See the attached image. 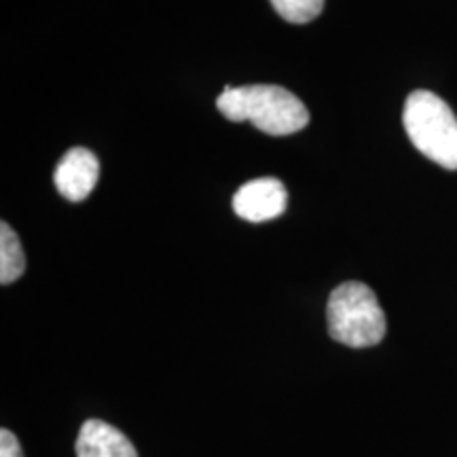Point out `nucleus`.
<instances>
[{
    "mask_svg": "<svg viewBox=\"0 0 457 457\" xmlns=\"http://www.w3.org/2000/svg\"><path fill=\"white\" fill-rule=\"evenodd\" d=\"M288 204L286 187L278 179H256L245 182L233 195V210L248 222H267L284 214Z\"/></svg>",
    "mask_w": 457,
    "mask_h": 457,
    "instance_id": "4",
    "label": "nucleus"
},
{
    "mask_svg": "<svg viewBox=\"0 0 457 457\" xmlns=\"http://www.w3.org/2000/svg\"><path fill=\"white\" fill-rule=\"evenodd\" d=\"M216 106L228 121H250L256 129L271 136L296 134L310 123L307 106L279 85L225 87Z\"/></svg>",
    "mask_w": 457,
    "mask_h": 457,
    "instance_id": "1",
    "label": "nucleus"
},
{
    "mask_svg": "<svg viewBox=\"0 0 457 457\" xmlns=\"http://www.w3.org/2000/svg\"><path fill=\"white\" fill-rule=\"evenodd\" d=\"M276 13L290 24H307L322 13L324 0H271Z\"/></svg>",
    "mask_w": 457,
    "mask_h": 457,
    "instance_id": "8",
    "label": "nucleus"
},
{
    "mask_svg": "<svg viewBox=\"0 0 457 457\" xmlns=\"http://www.w3.org/2000/svg\"><path fill=\"white\" fill-rule=\"evenodd\" d=\"M328 335L347 347H373L386 337V313L377 295L362 282H343L327 305Z\"/></svg>",
    "mask_w": 457,
    "mask_h": 457,
    "instance_id": "2",
    "label": "nucleus"
},
{
    "mask_svg": "<svg viewBox=\"0 0 457 457\" xmlns=\"http://www.w3.org/2000/svg\"><path fill=\"white\" fill-rule=\"evenodd\" d=\"M100 163L94 153L83 146H74L57 163L54 180L60 195L68 202H83L98 185Z\"/></svg>",
    "mask_w": 457,
    "mask_h": 457,
    "instance_id": "5",
    "label": "nucleus"
},
{
    "mask_svg": "<svg viewBox=\"0 0 457 457\" xmlns=\"http://www.w3.org/2000/svg\"><path fill=\"white\" fill-rule=\"evenodd\" d=\"M26 254L20 237L15 236L9 222L0 225V284L9 286L24 276Z\"/></svg>",
    "mask_w": 457,
    "mask_h": 457,
    "instance_id": "7",
    "label": "nucleus"
},
{
    "mask_svg": "<svg viewBox=\"0 0 457 457\" xmlns=\"http://www.w3.org/2000/svg\"><path fill=\"white\" fill-rule=\"evenodd\" d=\"M403 123L417 151L441 168L457 170V117L447 102L417 89L404 102Z\"/></svg>",
    "mask_w": 457,
    "mask_h": 457,
    "instance_id": "3",
    "label": "nucleus"
},
{
    "mask_svg": "<svg viewBox=\"0 0 457 457\" xmlns=\"http://www.w3.org/2000/svg\"><path fill=\"white\" fill-rule=\"evenodd\" d=\"M0 457H24L20 441H17L15 434L9 432L7 428L0 430Z\"/></svg>",
    "mask_w": 457,
    "mask_h": 457,
    "instance_id": "9",
    "label": "nucleus"
},
{
    "mask_svg": "<svg viewBox=\"0 0 457 457\" xmlns=\"http://www.w3.org/2000/svg\"><path fill=\"white\" fill-rule=\"evenodd\" d=\"M77 457H138L125 434L102 420H87L79 432Z\"/></svg>",
    "mask_w": 457,
    "mask_h": 457,
    "instance_id": "6",
    "label": "nucleus"
}]
</instances>
